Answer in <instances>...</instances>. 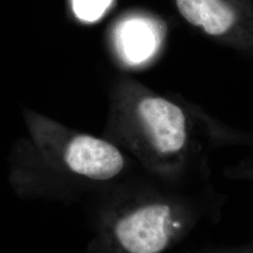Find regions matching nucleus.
Wrapping results in <instances>:
<instances>
[{
    "label": "nucleus",
    "mask_w": 253,
    "mask_h": 253,
    "mask_svg": "<svg viewBox=\"0 0 253 253\" xmlns=\"http://www.w3.org/2000/svg\"><path fill=\"white\" fill-rule=\"evenodd\" d=\"M179 185L134 184L118 192L105 239L111 253H166L205 221H217L225 197Z\"/></svg>",
    "instance_id": "obj_1"
},
{
    "label": "nucleus",
    "mask_w": 253,
    "mask_h": 253,
    "mask_svg": "<svg viewBox=\"0 0 253 253\" xmlns=\"http://www.w3.org/2000/svg\"><path fill=\"white\" fill-rule=\"evenodd\" d=\"M138 113L144 126L143 141L148 160H152L165 178H174L189 145L183 111L169 100L148 97L139 103Z\"/></svg>",
    "instance_id": "obj_2"
},
{
    "label": "nucleus",
    "mask_w": 253,
    "mask_h": 253,
    "mask_svg": "<svg viewBox=\"0 0 253 253\" xmlns=\"http://www.w3.org/2000/svg\"><path fill=\"white\" fill-rule=\"evenodd\" d=\"M64 160L75 174L94 182H108L119 176L126 160L116 145L90 135L75 136L66 146Z\"/></svg>",
    "instance_id": "obj_3"
},
{
    "label": "nucleus",
    "mask_w": 253,
    "mask_h": 253,
    "mask_svg": "<svg viewBox=\"0 0 253 253\" xmlns=\"http://www.w3.org/2000/svg\"><path fill=\"white\" fill-rule=\"evenodd\" d=\"M182 16L212 36H222L238 26L240 17L234 6L224 0H176Z\"/></svg>",
    "instance_id": "obj_4"
},
{
    "label": "nucleus",
    "mask_w": 253,
    "mask_h": 253,
    "mask_svg": "<svg viewBox=\"0 0 253 253\" xmlns=\"http://www.w3.org/2000/svg\"><path fill=\"white\" fill-rule=\"evenodd\" d=\"M118 48L127 62L140 63L153 53L158 41L155 26L143 18L126 20L117 32Z\"/></svg>",
    "instance_id": "obj_5"
},
{
    "label": "nucleus",
    "mask_w": 253,
    "mask_h": 253,
    "mask_svg": "<svg viewBox=\"0 0 253 253\" xmlns=\"http://www.w3.org/2000/svg\"><path fill=\"white\" fill-rule=\"evenodd\" d=\"M113 0H73L74 13L84 22H95L103 15Z\"/></svg>",
    "instance_id": "obj_6"
},
{
    "label": "nucleus",
    "mask_w": 253,
    "mask_h": 253,
    "mask_svg": "<svg viewBox=\"0 0 253 253\" xmlns=\"http://www.w3.org/2000/svg\"><path fill=\"white\" fill-rule=\"evenodd\" d=\"M195 253H253V240L239 246L208 249Z\"/></svg>",
    "instance_id": "obj_7"
},
{
    "label": "nucleus",
    "mask_w": 253,
    "mask_h": 253,
    "mask_svg": "<svg viewBox=\"0 0 253 253\" xmlns=\"http://www.w3.org/2000/svg\"><path fill=\"white\" fill-rule=\"evenodd\" d=\"M236 176L240 178H246L253 182V166L247 165L246 167H241L236 171Z\"/></svg>",
    "instance_id": "obj_8"
}]
</instances>
